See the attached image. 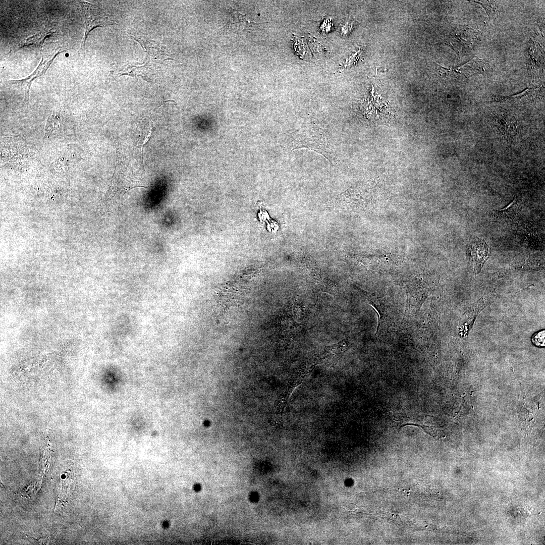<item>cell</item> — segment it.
Segmentation results:
<instances>
[{"label": "cell", "mask_w": 545, "mask_h": 545, "mask_svg": "<svg viewBox=\"0 0 545 545\" xmlns=\"http://www.w3.org/2000/svg\"><path fill=\"white\" fill-rule=\"evenodd\" d=\"M290 150L305 148L313 150L336 165L337 153L335 142L331 135L315 125H304L294 130L291 138Z\"/></svg>", "instance_id": "1"}, {"label": "cell", "mask_w": 545, "mask_h": 545, "mask_svg": "<svg viewBox=\"0 0 545 545\" xmlns=\"http://www.w3.org/2000/svg\"><path fill=\"white\" fill-rule=\"evenodd\" d=\"M117 153V164L110 188L111 195H124L133 188H147L143 184L141 174L131 164L130 160L120 150Z\"/></svg>", "instance_id": "2"}, {"label": "cell", "mask_w": 545, "mask_h": 545, "mask_svg": "<svg viewBox=\"0 0 545 545\" xmlns=\"http://www.w3.org/2000/svg\"><path fill=\"white\" fill-rule=\"evenodd\" d=\"M361 295L376 310L378 314V323L376 334H381L388 331L395 323L396 309L394 299L388 295L378 293H370L364 290Z\"/></svg>", "instance_id": "3"}, {"label": "cell", "mask_w": 545, "mask_h": 545, "mask_svg": "<svg viewBox=\"0 0 545 545\" xmlns=\"http://www.w3.org/2000/svg\"><path fill=\"white\" fill-rule=\"evenodd\" d=\"M81 9L84 20L85 31L81 47H84L87 38L93 29L115 24L98 7L87 2H81Z\"/></svg>", "instance_id": "4"}, {"label": "cell", "mask_w": 545, "mask_h": 545, "mask_svg": "<svg viewBox=\"0 0 545 545\" xmlns=\"http://www.w3.org/2000/svg\"><path fill=\"white\" fill-rule=\"evenodd\" d=\"M451 35L454 49L460 52H467L472 49L478 42L481 32L470 25H457Z\"/></svg>", "instance_id": "5"}, {"label": "cell", "mask_w": 545, "mask_h": 545, "mask_svg": "<svg viewBox=\"0 0 545 545\" xmlns=\"http://www.w3.org/2000/svg\"><path fill=\"white\" fill-rule=\"evenodd\" d=\"M489 65L484 60L474 57L472 60L459 67H453L454 78L460 77H469L477 74H484L489 68Z\"/></svg>", "instance_id": "6"}, {"label": "cell", "mask_w": 545, "mask_h": 545, "mask_svg": "<svg viewBox=\"0 0 545 545\" xmlns=\"http://www.w3.org/2000/svg\"><path fill=\"white\" fill-rule=\"evenodd\" d=\"M62 52V51L56 53L51 59L47 61H45L43 62V58H42L41 61L36 69L32 74L25 79L19 80H11L10 81L12 84L17 85L24 90L25 100L26 101H29V90L32 82L35 79H36L45 74L47 69L48 68L57 55Z\"/></svg>", "instance_id": "7"}, {"label": "cell", "mask_w": 545, "mask_h": 545, "mask_svg": "<svg viewBox=\"0 0 545 545\" xmlns=\"http://www.w3.org/2000/svg\"><path fill=\"white\" fill-rule=\"evenodd\" d=\"M538 45L531 40L527 48L526 64L532 76L533 74H538L539 70L542 69L544 65L543 57L542 54H539L540 51Z\"/></svg>", "instance_id": "8"}, {"label": "cell", "mask_w": 545, "mask_h": 545, "mask_svg": "<svg viewBox=\"0 0 545 545\" xmlns=\"http://www.w3.org/2000/svg\"><path fill=\"white\" fill-rule=\"evenodd\" d=\"M469 255L473 260L480 268L483 263L491 254V249L485 242L481 239H477L471 243L469 248Z\"/></svg>", "instance_id": "9"}, {"label": "cell", "mask_w": 545, "mask_h": 545, "mask_svg": "<svg viewBox=\"0 0 545 545\" xmlns=\"http://www.w3.org/2000/svg\"><path fill=\"white\" fill-rule=\"evenodd\" d=\"M130 37L138 42L143 47L148 57H151L154 60L165 61L166 60L172 59L169 58L168 55L165 53L161 47L155 42L147 39L141 36H138L129 34Z\"/></svg>", "instance_id": "10"}, {"label": "cell", "mask_w": 545, "mask_h": 545, "mask_svg": "<svg viewBox=\"0 0 545 545\" xmlns=\"http://www.w3.org/2000/svg\"><path fill=\"white\" fill-rule=\"evenodd\" d=\"M150 63V60L147 57L144 63L140 65H128L120 71L119 74L120 75L141 77L145 80L149 82L152 71Z\"/></svg>", "instance_id": "11"}, {"label": "cell", "mask_w": 545, "mask_h": 545, "mask_svg": "<svg viewBox=\"0 0 545 545\" xmlns=\"http://www.w3.org/2000/svg\"><path fill=\"white\" fill-rule=\"evenodd\" d=\"M260 23L250 21L246 15H243L238 11H233L229 21L227 24V28L234 32H242L250 30L254 25Z\"/></svg>", "instance_id": "12"}, {"label": "cell", "mask_w": 545, "mask_h": 545, "mask_svg": "<svg viewBox=\"0 0 545 545\" xmlns=\"http://www.w3.org/2000/svg\"><path fill=\"white\" fill-rule=\"evenodd\" d=\"M519 211V208L517 204V199L515 198L513 201L504 209L492 212L490 215V217L496 222L512 221L516 217Z\"/></svg>", "instance_id": "13"}, {"label": "cell", "mask_w": 545, "mask_h": 545, "mask_svg": "<svg viewBox=\"0 0 545 545\" xmlns=\"http://www.w3.org/2000/svg\"><path fill=\"white\" fill-rule=\"evenodd\" d=\"M152 129V127L151 126V120H150L148 124H147L145 125H143V128L141 133V136H140L141 140L140 141L141 145V152L142 157L143 154L142 152V149L143 148V146H144V145L148 141L149 138L151 137Z\"/></svg>", "instance_id": "14"}, {"label": "cell", "mask_w": 545, "mask_h": 545, "mask_svg": "<svg viewBox=\"0 0 545 545\" xmlns=\"http://www.w3.org/2000/svg\"><path fill=\"white\" fill-rule=\"evenodd\" d=\"M49 33H50V32L49 33L46 32V33H43L42 32V33H40L39 34H36L35 35H33V36L28 38L26 40V41L25 42L23 46H26L34 45H39L40 44L43 43V41L44 40L45 37L48 35V34H49Z\"/></svg>", "instance_id": "15"}, {"label": "cell", "mask_w": 545, "mask_h": 545, "mask_svg": "<svg viewBox=\"0 0 545 545\" xmlns=\"http://www.w3.org/2000/svg\"><path fill=\"white\" fill-rule=\"evenodd\" d=\"M480 5L485 10L488 16L490 18L496 12V5L494 1H471Z\"/></svg>", "instance_id": "16"}, {"label": "cell", "mask_w": 545, "mask_h": 545, "mask_svg": "<svg viewBox=\"0 0 545 545\" xmlns=\"http://www.w3.org/2000/svg\"><path fill=\"white\" fill-rule=\"evenodd\" d=\"M532 342L536 346H544V331H542L534 334L532 338Z\"/></svg>", "instance_id": "17"}]
</instances>
